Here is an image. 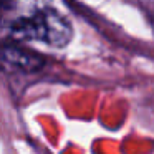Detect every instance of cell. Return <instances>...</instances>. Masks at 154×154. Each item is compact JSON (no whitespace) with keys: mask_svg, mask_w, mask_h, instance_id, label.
I'll use <instances>...</instances> for the list:
<instances>
[{"mask_svg":"<svg viewBox=\"0 0 154 154\" xmlns=\"http://www.w3.org/2000/svg\"><path fill=\"white\" fill-rule=\"evenodd\" d=\"M45 60L38 53L17 47L5 45L0 48V66L7 71H20V73H33L43 66Z\"/></svg>","mask_w":154,"mask_h":154,"instance_id":"2","label":"cell"},{"mask_svg":"<svg viewBox=\"0 0 154 154\" xmlns=\"http://www.w3.org/2000/svg\"><path fill=\"white\" fill-rule=\"evenodd\" d=\"M10 32L18 40L38 42L50 48L66 47L73 37L68 18L51 7L37 8L30 15L17 18L10 25Z\"/></svg>","mask_w":154,"mask_h":154,"instance_id":"1","label":"cell"}]
</instances>
